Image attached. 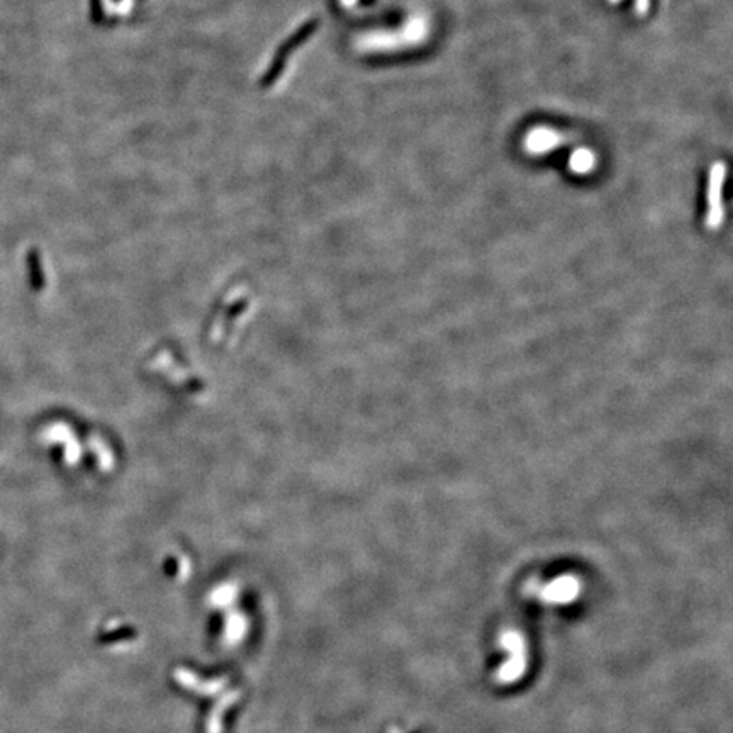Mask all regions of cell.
Returning <instances> with one entry per match:
<instances>
[{
    "label": "cell",
    "mask_w": 733,
    "mask_h": 733,
    "mask_svg": "<svg viewBox=\"0 0 733 733\" xmlns=\"http://www.w3.org/2000/svg\"><path fill=\"white\" fill-rule=\"evenodd\" d=\"M596 166V155L589 148H577L569 157V168L577 175H586L594 170Z\"/></svg>",
    "instance_id": "cell-4"
},
{
    "label": "cell",
    "mask_w": 733,
    "mask_h": 733,
    "mask_svg": "<svg viewBox=\"0 0 733 733\" xmlns=\"http://www.w3.org/2000/svg\"><path fill=\"white\" fill-rule=\"evenodd\" d=\"M429 36V22L424 16L413 17L398 35H380L377 36L373 44L382 48H402L416 46L424 43Z\"/></svg>",
    "instance_id": "cell-1"
},
{
    "label": "cell",
    "mask_w": 733,
    "mask_h": 733,
    "mask_svg": "<svg viewBox=\"0 0 733 733\" xmlns=\"http://www.w3.org/2000/svg\"><path fill=\"white\" fill-rule=\"evenodd\" d=\"M609 3H620L621 0H608ZM650 9V0H635L636 16H645Z\"/></svg>",
    "instance_id": "cell-5"
},
{
    "label": "cell",
    "mask_w": 733,
    "mask_h": 733,
    "mask_svg": "<svg viewBox=\"0 0 733 733\" xmlns=\"http://www.w3.org/2000/svg\"><path fill=\"white\" fill-rule=\"evenodd\" d=\"M567 141V136L562 135L560 131L554 128H547V126H538V128H533L531 131L525 136L523 146L527 150V153L535 155V157H542V155H549L554 150H557L558 146H562Z\"/></svg>",
    "instance_id": "cell-3"
},
{
    "label": "cell",
    "mask_w": 733,
    "mask_h": 733,
    "mask_svg": "<svg viewBox=\"0 0 733 733\" xmlns=\"http://www.w3.org/2000/svg\"><path fill=\"white\" fill-rule=\"evenodd\" d=\"M727 179V165L723 162H714L710 172L708 182V214H706V223L710 228H718L723 223L725 211L721 197H723V184Z\"/></svg>",
    "instance_id": "cell-2"
}]
</instances>
